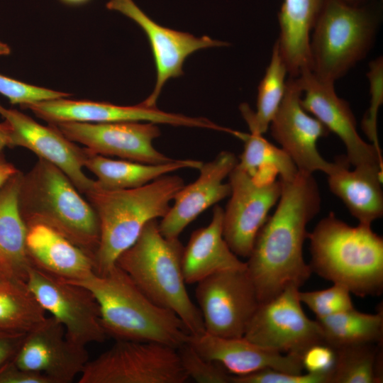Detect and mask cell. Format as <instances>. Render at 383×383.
Here are the masks:
<instances>
[{
  "label": "cell",
  "mask_w": 383,
  "mask_h": 383,
  "mask_svg": "<svg viewBox=\"0 0 383 383\" xmlns=\"http://www.w3.org/2000/svg\"><path fill=\"white\" fill-rule=\"evenodd\" d=\"M11 52L10 47L0 41V55H8Z\"/></svg>",
  "instance_id": "bcb514c9"
},
{
  "label": "cell",
  "mask_w": 383,
  "mask_h": 383,
  "mask_svg": "<svg viewBox=\"0 0 383 383\" xmlns=\"http://www.w3.org/2000/svg\"><path fill=\"white\" fill-rule=\"evenodd\" d=\"M287 74L286 64L275 42L270 63L258 86L256 111H253L247 104L240 106L250 133L263 135L268 130L285 93Z\"/></svg>",
  "instance_id": "f546056e"
},
{
  "label": "cell",
  "mask_w": 383,
  "mask_h": 383,
  "mask_svg": "<svg viewBox=\"0 0 383 383\" xmlns=\"http://www.w3.org/2000/svg\"><path fill=\"white\" fill-rule=\"evenodd\" d=\"M0 372V382L3 383H52L44 374L26 370L17 367L13 362L7 367H4Z\"/></svg>",
  "instance_id": "f35d334b"
},
{
  "label": "cell",
  "mask_w": 383,
  "mask_h": 383,
  "mask_svg": "<svg viewBox=\"0 0 383 383\" xmlns=\"http://www.w3.org/2000/svg\"><path fill=\"white\" fill-rule=\"evenodd\" d=\"M81 194L62 170L38 158L22 175L18 206L26 226H48L94 258L99 243V224L95 211Z\"/></svg>",
  "instance_id": "5b68a950"
},
{
  "label": "cell",
  "mask_w": 383,
  "mask_h": 383,
  "mask_svg": "<svg viewBox=\"0 0 383 383\" xmlns=\"http://www.w3.org/2000/svg\"><path fill=\"white\" fill-rule=\"evenodd\" d=\"M12 128L11 125L6 121L0 122V160L2 152L6 147H12Z\"/></svg>",
  "instance_id": "60d3db41"
},
{
  "label": "cell",
  "mask_w": 383,
  "mask_h": 383,
  "mask_svg": "<svg viewBox=\"0 0 383 383\" xmlns=\"http://www.w3.org/2000/svg\"><path fill=\"white\" fill-rule=\"evenodd\" d=\"M282 182L277 206L260 230L245 262L260 303L289 286L300 288L312 272L304 261L303 245L307 225L321 209L318 185L313 174L301 172Z\"/></svg>",
  "instance_id": "6da1fadb"
},
{
  "label": "cell",
  "mask_w": 383,
  "mask_h": 383,
  "mask_svg": "<svg viewBox=\"0 0 383 383\" xmlns=\"http://www.w3.org/2000/svg\"><path fill=\"white\" fill-rule=\"evenodd\" d=\"M46 317L26 282L18 281L0 289V331L27 333Z\"/></svg>",
  "instance_id": "1f68e13d"
},
{
  "label": "cell",
  "mask_w": 383,
  "mask_h": 383,
  "mask_svg": "<svg viewBox=\"0 0 383 383\" xmlns=\"http://www.w3.org/2000/svg\"><path fill=\"white\" fill-rule=\"evenodd\" d=\"M26 333L0 331V367L11 357H15Z\"/></svg>",
  "instance_id": "ab89813d"
},
{
  "label": "cell",
  "mask_w": 383,
  "mask_h": 383,
  "mask_svg": "<svg viewBox=\"0 0 383 383\" xmlns=\"http://www.w3.org/2000/svg\"><path fill=\"white\" fill-rule=\"evenodd\" d=\"M38 118L53 124L66 121L86 123L150 122L174 126L215 130L216 123L204 117H190L169 113L141 102L135 106H118L108 102L71 100L66 97L26 105Z\"/></svg>",
  "instance_id": "9a60e30c"
},
{
  "label": "cell",
  "mask_w": 383,
  "mask_h": 383,
  "mask_svg": "<svg viewBox=\"0 0 383 383\" xmlns=\"http://www.w3.org/2000/svg\"><path fill=\"white\" fill-rule=\"evenodd\" d=\"M336 357V349L324 340L309 345L300 356L303 369L308 373L326 376L328 383L335 367Z\"/></svg>",
  "instance_id": "8d00e7d4"
},
{
  "label": "cell",
  "mask_w": 383,
  "mask_h": 383,
  "mask_svg": "<svg viewBox=\"0 0 383 383\" xmlns=\"http://www.w3.org/2000/svg\"><path fill=\"white\" fill-rule=\"evenodd\" d=\"M343 3H345L351 6H362L367 4L374 0H338Z\"/></svg>",
  "instance_id": "f6af8a7d"
},
{
  "label": "cell",
  "mask_w": 383,
  "mask_h": 383,
  "mask_svg": "<svg viewBox=\"0 0 383 383\" xmlns=\"http://www.w3.org/2000/svg\"><path fill=\"white\" fill-rule=\"evenodd\" d=\"M325 342L335 348L358 344H379L383 340V310L375 314L350 309L316 318Z\"/></svg>",
  "instance_id": "f1b7e54d"
},
{
  "label": "cell",
  "mask_w": 383,
  "mask_h": 383,
  "mask_svg": "<svg viewBox=\"0 0 383 383\" xmlns=\"http://www.w3.org/2000/svg\"><path fill=\"white\" fill-rule=\"evenodd\" d=\"M189 343L205 358L220 363L231 375L244 376L264 369L301 374L299 356L277 353L244 337L224 338L204 332L191 335Z\"/></svg>",
  "instance_id": "44dd1931"
},
{
  "label": "cell",
  "mask_w": 383,
  "mask_h": 383,
  "mask_svg": "<svg viewBox=\"0 0 383 383\" xmlns=\"http://www.w3.org/2000/svg\"><path fill=\"white\" fill-rule=\"evenodd\" d=\"M325 0H283L277 40L289 77L311 70L310 38Z\"/></svg>",
  "instance_id": "d4e9b609"
},
{
  "label": "cell",
  "mask_w": 383,
  "mask_h": 383,
  "mask_svg": "<svg viewBox=\"0 0 383 383\" xmlns=\"http://www.w3.org/2000/svg\"><path fill=\"white\" fill-rule=\"evenodd\" d=\"M310 268L360 297L383 290V238L371 226H351L331 212L308 233Z\"/></svg>",
  "instance_id": "277c9868"
},
{
  "label": "cell",
  "mask_w": 383,
  "mask_h": 383,
  "mask_svg": "<svg viewBox=\"0 0 383 383\" xmlns=\"http://www.w3.org/2000/svg\"><path fill=\"white\" fill-rule=\"evenodd\" d=\"M328 377L312 373L292 374L274 369H264L244 376H233L231 383H328Z\"/></svg>",
  "instance_id": "74e56055"
},
{
  "label": "cell",
  "mask_w": 383,
  "mask_h": 383,
  "mask_svg": "<svg viewBox=\"0 0 383 383\" xmlns=\"http://www.w3.org/2000/svg\"><path fill=\"white\" fill-rule=\"evenodd\" d=\"M183 186L181 177L168 174L134 189H104L96 183L84 194L99 224V243L94 255V272L102 275L113 267L118 257L136 241L145 226L166 215L170 201Z\"/></svg>",
  "instance_id": "3957f363"
},
{
  "label": "cell",
  "mask_w": 383,
  "mask_h": 383,
  "mask_svg": "<svg viewBox=\"0 0 383 383\" xmlns=\"http://www.w3.org/2000/svg\"><path fill=\"white\" fill-rule=\"evenodd\" d=\"M18 281L22 280L11 277L0 267V289L6 288Z\"/></svg>",
  "instance_id": "7bdbcfd3"
},
{
  "label": "cell",
  "mask_w": 383,
  "mask_h": 383,
  "mask_svg": "<svg viewBox=\"0 0 383 383\" xmlns=\"http://www.w3.org/2000/svg\"><path fill=\"white\" fill-rule=\"evenodd\" d=\"M70 282L93 294L108 337L157 343L175 349L189 340L191 334L179 317L154 303L116 265L104 274L92 272Z\"/></svg>",
  "instance_id": "7a4b0ae2"
},
{
  "label": "cell",
  "mask_w": 383,
  "mask_h": 383,
  "mask_svg": "<svg viewBox=\"0 0 383 383\" xmlns=\"http://www.w3.org/2000/svg\"><path fill=\"white\" fill-rule=\"evenodd\" d=\"M302 94L297 77H289L284 97L270 124L271 134L299 172L313 174L321 171L328 174L335 167L336 161L326 160L318 150L317 142L330 132L301 106Z\"/></svg>",
  "instance_id": "4fadbf2b"
},
{
  "label": "cell",
  "mask_w": 383,
  "mask_h": 383,
  "mask_svg": "<svg viewBox=\"0 0 383 383\" xmlns=\"http://www.w3.org/2000/svg\"><path fill=\"white\" fill-rule=\"evenodd\" d=\"M26 249L33 266L57 278L74 282L94 272L93 256L44 224L27 226Z\"/></svg>",
  "instance_id": "7402d4cb"
},
{
  "label": "cell",
  "mask_w": 383,
  "mask_h": 383,
  "mask_svg": "<svg viewBox=\"0 0 383 383\" xmlns=\"http://www.w3.org/2000/svg\"><path fill=\"white\" fill-rule=\"evenodd\" d=\"M157 220L145 226L116 265L154 303L176 313L191 335H199L205 331L204 325L186 288L182 267L184 247L179 238L163 236Z\"/></svg>",
  "instance_id": "8992f818"
},
{
  "label": "cell",
  "mask_w": 383,
  "mask_h": 383,
  "mask_svg": "<svg viewBox=\"0 0 383 383\" xmlns=\"http://www.w3.org/2000/svg\"><path fill=\"white\" fill-rule=\"evenodd\" d=\"M223 209L216 205L210 223L192 233L182 256L186 284H196L220 272L246 267L223 238Z\"/></svg>",
  "instance_id": "cb8c5ba5"
},
{
  "label": "cell",
  "mask_w": 383,
  "mask_h": 383,
  "mask_svg": "<svg viewBox=\"0 0 383 383\" xmlns=\"http://www.w3.org/2000/svg\"><path fill=\"white\" fill-rule=\"evenodd\" d=\"M337 357L329 383L383 382L382 343L335 348Z\"/></svg>",
  "instance_id": "4dcf8cb0"
},
{
  "label": "cell",
  "mask_w": 383,
  "mask_h": 383,
  "mask_svg": "<svg viewBox=\"0 0 383 383\" xmlns=\"http://www.w3.org/2000/svg\"><path fill=\"white\" fill-rule=\"evenodd\" d=\"M50 125L70 140L103 156H116L146 164L165 163L173 160L154 148L152 142L160 136V131L153 123L66 121Z\"/></svg>",
  "instance_id": "5bb4252c"
},
{
  "label": "cell",
  "mask_w": 383,
  "mask_h": 383,
  "mask_svg": "<svg viewBox=\"0 0 383 383\" xmlns=\"http://www.w3.org/2000/svg\"><path fill=\"white\" fill-rule=\"evenodd\" d=\"M195 298L205 332L224 338L243 337L260 304L246 267L201 280L196 283Z\"/></svg>",
  "instance_id": "30bf717a"
},
{
  "label": "cell",
  "mask_w": 383,
  "mask_h": 383,
  "mask_svg": "<svg viewBox=\"0 0 383 383\" xmlns=\"http://www.w3.org/2000/svg\"><path fill=\"white\" fill-rule=\"evenodd\" d=\"M370 82V101L362 123V129L377 150H382L377 134V113L383 102V60L376 58L370 63L367 74Z\"/></svg>",
  "instance_id": "e575fe53"
},
{
  "label": "cell",
  "mask_w": 383,
  "mask_h": 383,
  "mask_svg": "<svg viewBox=\"0 0 383 383\" xmlns=\"http://www.w3.org/2000/svg\"><path fill=\"white\" fill-rule=\"evenodd\" d=\"M351 292L344 285L335 284L329 288L311 292L299 291L301 303L306 305L316 318L329 316L353 308Z\"/></svg>",
  "instance_id": "d6a6232c"
},
{
  "label": "cell",
  "mask_w": 383,
  "mask_h": 383,
  "mask_svg": "<svg viewBox=\"0 0 383 383\" xmlns=\"http://www.w3.org/2000/svg\"><path fill=\"white\" fill-rule=\"evenodd\" d=\"M85 149L84 167L94 174L98 187L109 190L138 188L174 171L185 168L199 170L203 165L201 161L190 159H173L160 164L113 160Z\"/></svg>",
  "instance_id": "484cf974"
},
{
  "label": "cell",
  "mask_w": 383,
  "mask_h": 383,
  "mask_svg": "<svg viewBox=\"0 0 383 383\" xmlns=\"http://www.w3.org/2000/svg\"><path fill=\"white\" fill-rule=\"evenodd\" d=\"M303 94L304 109L320 121L343 143L346 159L354 167L372 165L383 167L382 150L365 141L357 131L355 117L349 104L339 97L334 84L318 79L307 70L297 77Z\"/></svg>",
  "instance_id": "2e32d148"
},
{
  "label": "cell",
  "mask_w": 383,
  "mask_h": 383,
  "mask_svg": "<svg viewBox=\"0 0 383 383\" xmlns=\"http://www.w3.org/2000/svg\"><path fill=\"white\" fill-rule=\"evenodd\" d=\"M335 161V167L327 174L329 189L360 224L371 226L383 216V167L364 165L350 170L345 156Z\"/></svg>",
  "instance_id": "603a6c76"
},
{
  "label": "cell",
  "mask_w": 383,
  "mask_h": 383,
  "mask_svg": "<svg viewBox=\"0 0 383 383\" xmlns=\"http://www.w3.org/2000/svg\"><path fill=\"white\" fill-rule=\"evenodd\" d=\"M18 170L11 163L0 160V188L12 177Z\"/></svg>",
  "instance_id": "b9f144b4"
},
{
  "label": "cell",
  "mask_w": 383,
  "mask_h": 383,
  "mask_svg": "<svg viewBox=\"0 0 383 383\" xmlns=\"http://www.w3.org/2000/svg\"><path fill=\"white\" fill-rule=\"evenodd\" d=\"M89 360L86 347L69 340L62 326L50 316L26 333L13 362L44 374L52 383H70Z\"/></svg>",
  "instance_id": "e0dca14e"
},
{
  "label": "cell",
  "mask_w": 383,
  "mask_h": 383,
  "mask_svg": "<svg viewBox=\"0 0 383 383\" xmlns=\"http://www.w3.org/2000/svg\"><path fill=\"white\" fill-rule=\"evenodd\" d=\"M22 175L18 170L0 188V267L26 282L31 264L26 249L27 226L18 206Z\"/></svg>",
  "instance_id": "4316f807"
},
{
  "label": "cell",
  "mask_w": 383,
  "mask_h": 383,
  "mask_svg": "<svg viewBox=\"0 0 383 383\" xmlns=\"http://www.w3.org/2000/svg\"><path fill=\"white\" fill-rule=\"evenodd\" d=\"M26 284L33 296L64 328L67 339L87 347L108 338L98 303L87 289L45 272L32 265Z\"/></svg>",
  "instance_id": "9c48e42d"
},
{
  "label": "cell",
  "mask_w": 383,
  "mask_h": 383,
  "mask_svg": "<svg viewBox=\"0 0 383 383\" xmlns=\"http://www.w3.org/2000/svg\"><path fill=\"white\" fill-rule=\"evenodd\" d=\"M382 19V2L351 6L325 0L310 38L311 72L335 84L365 59Z\"/></svg>",
  "instance_id": "52a82bcc"
},
{
  "label": "cell",
  "mask_w": 383,
  "mask_h": 383,
  "mask_svg": "<svg viewBox=\"0 0 383 383\" xmlns=\"http://www.w3.org/2000/svg\"><path fill=\"white\" fill-rule=\"evenodd\" d=\"M106 6L132 19L148 36L157 72L154 90L143 101L150 106H156L161 90L169 79L183 74V62L189 55L201 49L228 45L226 42L206 35L197 38L162 26L149 18L133 0H109Z\"/></svg>",
  "instance_id": "ac0fdd59"
},
{
  "label": "cell",
  "mask_w": 383,
  "mask_h": 383,
  "mask_svg": "<svg viewBox=\"0 0 383 383\" xmlns=\"http://www.w3.org/2000/svg\"><path fill=\"white\" fill-rule=\"evenodd\" d=\"M62 3L72 6H77L86 4L91 0H59Z\"/></svg>",
  "instance_id": "ee69618b"
},
{
  "label": "cell",
  "mask_w": 383,
  "mask_h": 383,
  "mask_svg": "<svg viewBox=\"0 0 383 383\" xmlns=\"http://www.w3.org/2000/svg\"><path fill=\"white\" fill-rule=\"evenodd\" d=\"M177 350L189 379L198 383H231V374L220 363L203 357L189 341Z\"/></svg>",
  "instance_id": "836d02e7"
},
{
  "label": "cell",
  "mask_w": 383,
  "mask_h": 383,
  "mask_svg": "<svg viewBox=\"0 0 383 383\" xmlns=\"http://www.w3.org/2000/svg\"><path fill=\"white\" fill-rule=\"evenodd\" d=\"M0 94L11 104L22 108L28 104L42 101L69 97L70 94L31 85L0 74Z\"/></svg>",
  "instance_id": "d590c367"
},
{
  "label": "cell",
  "mask_w": 383,
  "mask_h": 383,
  "mask_svg": "<svg viewBox=\"0 0 383 383\" xmlns=\"http://www.w3.org/2000/svg\"><path fill=\"white\" fill-rule=\"evenodd\" d=\"M177 349L157 343L116 340L89 360L79 383H185Z\"/></svg>",
  "instance_id": "ba28073f"
},
{
  "label": "cell",
  "mask_w": 383,
  "mask_h": 383,
  "mask_svg": "<svg viewBox=\"0 0 383 383\" xmlns=\"http://www.w3.org/2000/svg\"><path fill=\"white\" fill-rule=\"evenodd\" d=\"M299 291L289 286L260 303L243 337L268 350L299 357L307 347L323 340L316 320L305 314Z\"/></svg>",
  "instance_id": "8fae6325"
},
{
  "label": "cell",
  "mask_w": 383,
  "mask_h": 383,
  "mask_svg": "<svg viewBox=\"0 0 383 383\" xmlns=\"http://www.w3.org/2000/svg\"><path fill=\"white\" fill-rule=\"evenodd\" d=\"M0 115L12 128V147H23L62 170L80 193L91 189L95 180L83 172L85 148L77 146L65 137L55 126L37 123L16 109L0 104Z\"/></svg>",
  "instance_id": "d6986e66"
},
{
  "label": "cell",
  "mask_w": 383,
  "mask_h": 383,
  "mask_svg": "<svg viewBox=\"0 0 383 383\" xmlns=\"http://www.w3.org/2000/svg\"><path fill=\"white\" fill-rule=\"evenodd\" d=\"M231 198L223 210V235L231 250L248 258L270 209L278 202L282 182H260L237 165L228 175Z\"/></svg>",
  "instance_id": "7c38bea8"
},
{
  "label": "cell",
  "mask_w": 383,
  "mask_h": 383,
  "mask_svg": "<svg viewBox=\"0 0 383 383\" xmlns=\"http://www.w3.org/2000/svg\"><path fill=\"white\" fill-rule=\"evenodd\" d=\"M233 135L243 141V150L237 165L257 182L276 179L282 182L292 180L298 170L289 156L262 135L235 131Z\"/></svg>",
  "instance_id": "83f0119b"
},
{
  "label": "cell",
  "mask_w": 383,
  "mask_h": 383,
  "mask_svg": "<svg viewBox=\"0 0 383 383\" xmlns=\"http://www.w3.org/2000/svg\"><path fill=\"white\" fill-rule=\"evenodd\" d=\"M235 154L221 151L211 161L203 163L199 177L183 186L174 197V204L158 223L167 238H178L184 229L206 209L231 194L229 183L223 180L238 163Z\"/></svg>",
  "instance_id": "ffe728a7"
}]
</instances>
